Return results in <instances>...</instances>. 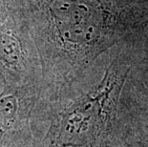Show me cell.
<instances>
[{"label": "cell", "mask_w": 148, "mask_h": 147, "mask_svg": "<svg viewBox=\"0 0 148 147\" xmlns=\"http://www.w3.org/2000/svg\"><path fill=\"white\" fill-rule=\"evenodd\" d=\"M36 101L34 87L5 85L0 94V147H33L31 118Z\"/></svg>", "instance_id": "obj_2"}, {"label": "cell", "mask_w": 148, "mask_h": 147, "mask_svg": "<svg viewBox=\"0 0 148 147\" xmlns=\"http://www.w3.org/2000/svg\"><path fill=\"white\" fill-rule=\"evenodd\" d=\"M129 72L116 57L99 83L53 109L41 145L34 147H129L121 113Z\"/></svg>", "instance_id": "obj_1"}, {"label": "cell", "mask_w": 148, "mask_h": 147, "mask_svg": "<svg viewBox=\"0 0 148 147\" xmlns=\"http://www.w3.org/2000/svg\"><path fill=\"white\" fill-rule=\"evenodd\" d=\"M121 113L129 147H148V89L121 107Z\"/></svg>", "instance_id": "obj_3"}]
</instances>
